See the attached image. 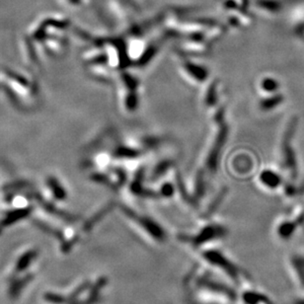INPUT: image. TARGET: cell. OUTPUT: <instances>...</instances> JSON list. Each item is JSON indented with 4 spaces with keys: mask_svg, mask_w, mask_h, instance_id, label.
<instances>
[{
    "mask_svg": "<svg viewBox=\"0 0 304 304\" xmlns=\"http://www.w3.org/2000/svg\"><path fill=\"white\" fill-rule=\"evenodd\" d=\"M295 126H296V120L294 119L293 121H291V123H290L289 126H288L286 134H285V136H284L283 147H282L285 164H286L288 170H289L292 174H294V175H295V172H296V164H295L294 153H293V151H292V149H291V147H290L289 141H290L291 135H292V133H293V130H294V128H295Z\"/></svg>",
    "mask_w": 304,
    "mask_h": 304,
    "instance_id": "1",
    "label": "cell"
},
{
    "mask_svg": "<svg viewBox=\"0 0 304 304\" xmlns=\"http://www.w3.org/2000/svg\"><path fill=\"white\" fill-rule=\"evenodd\" d=\"M224 234V229L220 227H206L203 231L193 238V243L195 245H202L204 243H208L212 240L217 239V237H221Z\"/></svg>",
    "mask_w": 304,
    "mask_h": 304,
    "instance_id": "2",
    "label": "cell"
},
{
    "mask_svg": "<svg viewBox=\"0 0 304 304\" xmlns=\"http://www.w3.org/2000/svg\"><path fill=\"white\" fill-rule=\"evenodd\" d=\"M261 180L270 188H276L280 184V177L272 171L263 172L261 175Z\"/></svg>",
    "mask_w": 304,
    "mask_h": 304,
    "instance_id": "3",
    "label": "cell"
},
{
    "mask_svg": "<svg viewBox=\"0 0 304 304\" xmlns=\"http://www.w3.org/2000/svg\"><path fill=\"white\" fill-rule=\"evenodd\" d=\"M283 100V97L281 94H277V95H274L264 101H262L261 105H262V108L265 109V110H270V109H273L275 108L276 106L279 105Z\"/></svg>",
    "mask_w": 304,
    "mask_h": 304,
    "instance_id": "4",
    "label": "cell"
},
{
    "mask_svg": "<svg viewBox=\"0 0 304 304\" xmlns=\"http://www.w3.org/2000/svg\"><path fill=\"white\" fill-rule=\"evenodd\" d=\"M262 87L268 92H275L279 87V84L273 78H265L262 82Z\"/></svg>",
    "mask_w": 304,
    "mask_h": 304,
    "instance_id": "5",
    "label": "cell"
}]
</instances>
